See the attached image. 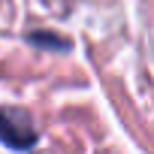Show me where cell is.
Instances as JSON below:
<instances>
[{
	"mask_svg": "<svg viewBox=\"0 0 154 154\" xmlns=\"http://www.w3.org/2000/svg\"><path fill=\"white\" fill-rule=\"evenodd\" d=\"M0 142L12 151H30L39 142V133L33 127V121L21 112V109H6L0 106Z\"/></svg>",
	"mask_w": 154,
	"mask_h": 154,
	"instance_id": "cell-1",
	"label": "cell"
},
{
	"mask_svg": "<svg viewBox=\"0 0 154 154\" xmlns=\"http://www.w3.org/2000/svg\"><path fill=\"white\" fill-rule=\"evenodd\" d=\"M27 39H30V42H39V45H51V48H57V45H66L63 39H57V36H45V33H36V30H33Z\"/></svg>",
	"mask_w": 154,
	"mask_h": 154,
	"instance_id": "cell-2",
	"label": "cell"
}]
</instances>
